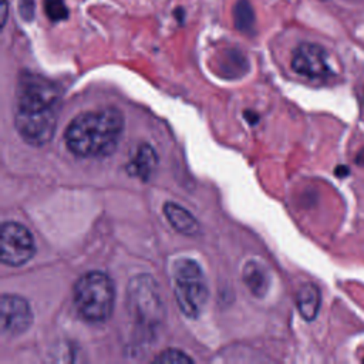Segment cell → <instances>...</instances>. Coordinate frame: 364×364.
Masks as SVG:
<instances>
[{"instance_id":"obj_10","label":"cell","mask_w":364,"mask_h":364,"mask_svg":"<svg viewBox=\"0 0 364 364\" xmlns=\"http://www.w3.org/2000/svg\"><path fill=\"white\" fill-rule=\"evenodd\" d=\"M164 213L175 230L188 236L198 233L199 230L198 220L193 218L191 212H188L185 208L179 206L178 203L166 202L164 206Z\"/></svg>"},{"instance_id":"obj_6","label":"cell","mask_w":364,"mask_h":364,"mask_svg":"<svg viewBox=\"0 0 364 364\" xmlns=\"http://www.w3.org/2000/svg\"><path fill=\"white\" fill-rule=\"evenodd\" d=\"M129 310L139 323H158L162 304L155 282L149 276H139L131 282Z\"/></svg>"},{"instance_id":"obj_16","label":"cell","mask_w":364,"mask_h":364,"mask_svg":"<svg viewBox=\"0 0 364 364\" xmlns=\"http://www.w3.org/2000/svg\"><path fill=\"white\" fill-rule=\"evenodd\" d=\"M155 363H165V364H178V363H192V358L186 355L183 351L179 350H165L159 355L154 358Z\"/></svg>"},{"instance_id":"obj_2","label":"cell","mask_w":364,"mask_h":364,"mask_svg":"<svg viewBox=\"0 0 364 364\" xmlns=\"http://www.w3.org/2000/svg\"><path fill=\"white\" fill-rule=\"evenodd\" d=\"M115 300L112 280L102 272L82 274L74 286V304L78 314L91 323L109 318Z\"/></svg>"},{"instance_id":"obj_7","label":"cell","mask_w":364,"mask_h":364,"mask_svg":"<svg viewBox=\"0 0 364 364\" xmlns=\"http://www.w3.org/2000/svg\"><path fill=\"white\" fill-rule=\"evenodd\" d=\"M58 118V109L28 112L16 109L14 124L20 136L30 145L41 146L51 141Z\"/></svg>"},{"instance_id":"obj_1","label":"cell","mask_w":364,"mask_h":364,"mask_svg":"<svg viewBox=\"0 0 364 364\" xmlns=\"http://www.w3.org/2000/svg\"><path fill=\"white\" fill-rule=\"evenodd\" d=\"M124 131L122 114L112 107L78 114L68 124L64 139L67 148L81 158L109 155Z\"/></svg>"},{"instance_id":"obj_4","label":"cell","mask_w":364,"mask_h":364,"mask_svg":"<svg viewBox=\"0 0 364 364\" xmlns=\"http://www.w3.org/2000/svg\"><path fill=\"white\" fill-rule=\"evenodd\" d=\"M60 91L55 82L31 73H24L17 84L18 111L41 112L58 109Z\"/></svg>"},{"instance_id":"obj_13","label":"cell","mask_w":364,"mask_h":364,"mask_svg":"<svg viewBox=\"0 0 364 364\" xmlns=\"http://www.w3.org/2000/svg\"><path fill=\"white\" fill-rule=\"evenodd\" d=\"M243 282L256 297H263L269 289L267 270L259 262L250 260L243 267Z\"/></svg>"},{"instance_id":"obj_9","label":"cell","mask_w":364,"mask_h":364,"mask_svg":"<svg viewBox=\"0 0 364 364\" xmlns=\"http://www.w3.org/2000/svg\"><path fill=\"white\" fill-rule=\"evenodd\" d=\"M33 321V313L26 299L16 294H3L0 300V327L4 334L24 333Z\"/></svg>"},{"instance_id":"obj_12","label":"cell","mask_w":364,"mask_h":364,"mask_svg":"<svg viewBox=\"0 0 364 364\" xmlns=\"http://www.w3.org/2000/svg\"><path fill=\"white\" fill-rule=\"evenodd\" d=\"M156 166V154L152 146L144 144L138 146L135 155L128 164V172L134 176H138L142 181L149 179Z\"/></svg>"},{"instance_id":"obj_20","label":"cell","mask_w":364,"mask_h":364,"mask_svg":"<svg viewBox=\"0 0 364 364\" xmlns=\"http://www.w3.org/2000/svg\"><path fill=\"white\" fill-rule=\"evenodd\" d=\"M355 162H357V164H360V165H364V148L357 154V156H355Z\"/></svg>"},{"instance_id":"obj_14","label":"cell","mask_w":364,"mask_h":364,"mask_svg":"<svg viewBox=\"0 0 364 364\" xmlns=\"http://www.w3.org/2000/svg\"><path fill=\"white\" fill-rule=\"evenodd\" d=\"M235 23L240 31H250L253 28V10L247 0H237L235 6Z\"/></svg>"},{"instance_id":"obj_18","label":"cell","mask_w":364,"mask_h":364,"mask_svg":"<svg viewBox=\"0 0 364 364\" xmlns=\"http://www.w3.org/2000/svg\"><path fill=\"white\" fill-rule=\"evenodd\" d=\"M7 18V0H1V24L4 26Z\"/></svg>"},{"instance_id":"obj_21","label":"cell","mask_w":364,"mask_h":364,"mask_svg":"<svg viewBox=\"0 0 364 364\" xmlns=\"http://www.w3.org/2000/svg\"><path fill=\"white\" fill-rule=\"evenodd\" d=\"M363 361H364V358H363Z\"/></svg>"},{"instance_id":"obj_3","label":"cell","mask_w":364,"mask_h":364,"mask_svg":"<svg viewBox=\"0 0 364 364\" xmlns=\"http://www.w3.org/2000/svg\"><path fill=\"white\" fill-rule=\"evenodd\" d=\"M208 284L200 266L191 259L181 260L175 267V299L179 310L196 318L208 301Z\"/></svg>"},{"instance_id":"obj_15","label":"cell","mask_w":364,"mask_h":364,"mask_svg":"<svg viewBox=\"0 0 364 364\" xmlns=\"http://www.w3.org/2000/svg\"><path fill=\"white\" fill-rule=\"evenodd\" d=\"M44 11L51 21H61L68 17L64 0H44Z\"/></svg>"},{"instance_id":"obj_5","label":"cell","mask_w":364,"mask_h":364,"mask_svg":"<svg viewBox=\"0 0 364 364\" xmlns=\"http://www.w3.org/2000/svg\"><path fill=\"white\" fill-rule=\"evenodd\" d=\"M36 253L34 237L30 230L18 222H4L0 233V257L7 266H21Z\"/></svg>"},{"instance_id":"obj_17","label":"cell","mask_w":364,"mask_h":364,"mask_svg":"<svg viewBox=\"0 0 364 364\" xmlns=\"http://www.w3.org/2000/svg\"><path fill=\"white\" fill-rule=\"evenodd\" d=\"M18 11L24 20H31L34 16V0H20Z\"/></svg>"},{"instance_id":"obj_11","label":"cell","mask_w":364,"mask_h":364,"mask_svg":"<svg viewBox=\"0 0 364 364\" xmlns=\"http://www.w3.org/2000/svg\"><path fill=\"white\" fill-rule=\"evenodd\" d=\"M296 304H297L300 316L304 320H307V321L314 320L318 314L320 304H321V294H320L318 287L313 283L303 284L297 291Z\"/></svg>"},{"instance_id":"obj_8","label":"cell","mask_w":364,"mask_h":364,"mask_svg":"<svg viewBox=\"0 0 364 364\" xmlns=\"http://www.w3.org/2000/svg\"><path fill=\"white\" fill-rule=\"evenodd\" d=\"M291 68L301 77L323 80L331 75L327 51L314 43H301L293 53Z\"/></svg>"},{"instance_id":"obj_19","label":"cell","mask_w":364,"mask_h":364,"mask_svg":"<svg viewBox=\"0 0 364 364\" xmlns=\"http://www.w3.org/2000/svg\"><path fill=\"white\" fill-rule=\"evenodd\" d=\"M334 172H336L338 176H346V175H348V168H347V166H338Z\"/></svg>"}]
</instances>
